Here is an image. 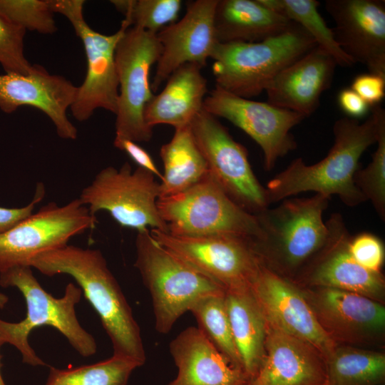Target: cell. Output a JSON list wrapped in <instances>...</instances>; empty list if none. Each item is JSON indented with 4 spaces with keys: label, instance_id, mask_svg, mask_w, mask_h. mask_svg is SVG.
<instances>
[{
    "label": "cell",
    "instance_id": "1",
    "mask_svg": "<svg viewBox=\"0 0 385 385\" xmlns=\"http://www.w3.org/2000/svg\"><path fill=\"white\" fill-rule=\"evenodd\" d=\"M29 265L46 276L73 277L98 315L113 354L130 359L140 366L145 364L140 327L101 250L66 245L34 257Z\"/></svg>",
    "mask_w": 385,
    "mask_h": 385
},
{
    "label": "cell",
    "instance_id": "2",
    "mask_svg": "<svg viewBox=\"0 0 385 385\" xmlns=\"http://www.w3.org/2000/svg\"><path fill=\"white\" fill-rule=\"evenodd\" d=\"M379 105L371 107V115L363 123L341 118L333 126L334 144L325 158L313 165L294 159L268 182L265 189L269 204L300 192L313 191L330 198L337 195L346 205L366 201L355 185L354 177L365 150L376 143Z\"/></svg>",
    "mask_w": 385,
    "mask_h": 385
},
{
    "label": "cell",
    "instance_id": "3",
    "mask_svg": "<svg viewBox=\"0 0 385 385\" xmlns=\"http://www.w3.org/2000/svg\"><path fill=\"white\" fill-rule=\"evenodd\" d=\"M0 286L16 287L26 304V317L19 322L0 319V342L9 344L21 353L22 361L33 366H48L29 343V336L35 329L50 326L58 330L82 356L94 355L97 344L94 337L79 323L75 307L80 302L82 290L73 283L66 287L63 297L56 298L47 292L33 274L30 266H18L0 274Z\"/></svg>",
    "mask_w": 385,
    "mask_h": 385
},
{
    "label": "cell",
    "instance_id": "4",
    "mask_svg": "<svg viewBox=\"0 0 385 385\" xmlns=\"http://www.w3.org/2000/svg\"><path fill=\"white\" fill-rule=\"evenodd\" d=\"M316 46L294 22L284 32L261 41L218 42L210 58L215 86L245 98L259 96L282 71Z\"/></svg>",
    "mask_w": 385,
    "mask_h": 385
},
{
    "label": "cell",
    "instance_id": "5",
    "mask_svg": "<svg viewBox=\"0 0 385 385\" xmlns=\"http://www.w3.org/2000/svg\"><path fill=\"white\" fill-rule=\"evenodd\" d=\"M329 199L317 193L286 198L256 215L262 237L255 245L265 265L287 278L297 274L327 238L322 216Z\"/></svg>",
    "mask_w": 385,
    "mask_h": 385
},
{
    "label": "cell",
    "instance_id": "6",
    "mask_svg": "<svg viewBox=\"0 0 385 385\" xmlns=\"http://www.w3.org/2000/svg\"><path fill=\"white\" fill-rule=\"evenodd\" d=\"M134 266L152 299L155 327L167 334L199 299L225 289L156 242L150 230L138 232Z\"/></svg>",
    "mask_w": 385,
    "mask_h": 385
},
{
    "label": "cell",
    "instance_id": "7",
    "mask_svg": "<svg viewBox=\"0 0 385 385\" xmlns=\"http://www.w3.org/2000/svg\"><path fill=\"white\" fill-rule=\"evenodd\" d=\"M157 207L173 235L262 237L257 215L237 205L209 173L183 192L160 197Z\"/></svg>",
    "mask_w": 385,
    "mask_h": 385
},
{
    "label": "cell",
    "instance_id": "8",
    "mask_svg": "<svg viewBox=\"0 0 385 385\" xmlns=\"http://www.w3.org/2000/svg\"><path fill=\"white\" fill-rule=\"evenodd\" d=\"M159 197L160 183L155 176L139 167L133 170L125 162L118 169L108 166L101 170L78 199L93 216L106 211L123 227L168 232L157 207Z\"/></svg>",
    "mask_w": 385,
    "mask_h": 385
},
{
    "label": "cell",
    "instance_id": "9",
    "mask_svg": "<svg viewBox=\"0 0 385 385\" xmlns=\"http://www.w3.org/2000/svg\"><path fill=\"white\" fill-rule=\"evenodd\" d=\"M53 13L64 16L83 44L87 61L86 74L78 86L70 108L78 121L89 119L94 111L103 108L115 114L118 98V79L115 53L117 44L130 25L123 20L114 34L105 35L90 27L83 16V0H48Z\"/></svg>",
    "mask_w": 385,
    "mask_h": 385
},
{
    "label": "cell",
    "instance_id": "10",
    "mask_svg": "<svg viewBox=\"0 0 385 385\" xmlns=\"http://www.w3.org/2000/svg\"><path fill=\"white\" fill-rule=\"evenodd\" d=\"M156 34L130 26L118 41L115 53L118 79L115 137L136 143L148 142L153 128L145 123L144 111L153 96L150 71L160 54Z\"/></svg>",
    "mask_w": 385,
    "mask_h": 385
},
{
    "label": "cell",
    "instance_id": "11",
    "mask_svg": "<svg viewBox=\"0 0 385 385\" xmlns=\"http://www.w3.org/2000/svg\"><path fill=\"white\" fill-rule=\"evenodd\" d=\"M152 237L225 290L250 288L263 261L255 240L232 235L176 236L151 229Z\"/></svg>",
    "mask_w": 385,
    "mask_h": 385
},
{
    "label": "cell",
    "instance_id": "12",
    "mask_svg": "<svg viewBox=\"0 0 385 385\" xmlns=\"http://www.w3.org/2000/svg\"><path fill=\"white\" fill-rule=\"evenodd\" d=\"M190 126L208 173L229 197L253 215L269 207L266 189L252 171L247 150L218 118L202 109Z\"/></svg>",
    "mask_w": 385,
    "mask_h": 385
},
{
    "label": "cell",
    "instance_id": "13",
    "mask_svg": "<svg viewBox=\"0 0 385 385\" xmlns=\"http://www.w3.org/2000/svg\"><path fill=\"white\" fill-rule=\"evenodd\" d=\"M97 219L80 200L62 206L49 202L0 234V274L29 265L34 257L68 245L73 237L93 229Z\"/></svg>",
    "mask_w": 385,
    "mask_h": 385
},
{
    "label": "cell",
    "instance_id": "14",
    "mask_svg": "<svg viewBox=\"0 0 385 385\" xmlns=\"http://www.w3.org/2000/svg\"><path fill=\"white\" fill-rule=\"evenodd\" d=\"M202 109L227 120L254 140L262 150L264 167L268 171L279 158L297 148L290 130L306 118L267 102L237 96L217 86L205 97Z\"/></svg>",
    "mask_w": 385,
    "mask_h": 385
},
{
    "label": "cell",
    "instance_id": "15",
    "mask_svg": "<svg viewBox=\"0 0 385 385\" xmlns=\"http://www.w3.org/2000/svg\"><path fill=\"white\" fill-rule=\"evenodd\" d=\"M327 236L321 248L295 275L310 287H326L363 295L382 302L385 280L381 272L359 265L349 251L351 235L342 215L333 213L326 221Z\"/></svg>",
    "mask_w": 385,
    "mask_h": 385
},
{
    "label": "cell",
    "instance_id": "16",
    "mask_svg": "<svg viewBox=\"0 0 385 385\" xmlns=\"http://www.w3.org/2000/svg\"><path fill=\"white\" fill-rule=\"evenodd\" d=\"M302 292L321 327L336 344L372 345L382 342L385 307L381 302L332 288L309 287Z\"/></svg>",
    "mask_w": 385,
    "mask_h": 385
},
{
    "label": "cell",
    "instance_id": "17",
    "mask_svg": "<svg viewBox=\"0 0 385 385\" xmlns=\"http://www.w3.org/2000/svg\"><path fill=\"white\" fill-rule=\"evenodd\" d=\"M251 291L267 323L316 347L326 359L336 344L319 323L302 289L263 262Z\"/></svg>",
    "mask_w": 385,
    "mask_h": 385
},
{
    "label": "cell",
    "instance_id": "18",
    "mask_svg": "<svg viewBox=\"0 0 385 385\" xmlns=\"http://www.w3.org/2000/svg\"><path fill=\"white\" fill-rule=\"evenodd\" d=\"M217 0H196L188 4L180 20L157 34L161 51L156 62L151 88L157 91L170 74L187 63L203 68L218 43L214 28Z\"/></svg>",
    "mask_w": 385,
    "mask_h": 385
},
{
    "label": "cell",
    "instance_id": "19",
    "mask_svg": "<svg viewBox=\"0 0 385 385\" xmlns=\"http://www.w3.org/2000/svg\"><path fill=\"white\" fill-rule=\"evenodd\" d=\"M77 90L65 77L34 65L29 74H0V110L11 113L21 106L34 107L51 119L60 138L76 140L78 130L69 120L67 111L75 101Z\"/></svg>",
    "mask_w": 385,
    "mask_h": 385
},
{
    "label": "cell",
    "instance_id": "20",
    "mask_svg": "<svg viewBox=\"0 0 385 385\" xmlns=\"http://www.w3.org/2000/svg\"><path fill=\"white\" fill-rule=\"evenodd\" d=\"M335 38L354 63L385 76V1L327 0Z\"/></svg>",
    "mask_w": 385,
    "mask_h": 385
},
{
    "label": "cell",
    "instance_id": "21",
    "mask_svg": "<svg viewBox=\"0 0 385 385\" xmlns=\"http://www.w3.org/2000/svg\"><path fill=\"white\" fill-rule=\"evenodd\" d=\"M265 355L246 385H326V360L310 343L267 322Z\"/></svg>",
    "mask_w": 385,
    "mask_h": 385
},
{
    "label": "cell",
    "instance_id": "22",
    "mask_svg": "<svg viewBox=\"0 0 385 385\" xmlns=\"http://www.w3.org/2000/svg\"><path fill=\"white\" fill-rule=\"evenodd\" d=\"M337 66L333 57L316 46L272 81L265 90L267 102L309 117L332 85Z\"/></svg>",
    "mask_w": 385,
    "mask_h": 385
},
{
    "label": "cell",
    "instance_id": "23",
    "mask_svg": "<svg viewBox=\"0 0 385 385\" xmlns=\"http://www.w3.org/2000/svg\"><path fill=\"white\" fill-rule=\"evenodd\" d=\"M169 349L178 374L166 385H246L249 381L198 327L183 330L171 341Z\"/></svg>",
    "mask_w": 385,
    "mask_h": 385
},
{
    "label": "cell",
    "instance_id": "24",
    "mask_svg": "<svg viewBox=\"0 0 385 385\" xmlns=\"http://www.w3.org/2000/svg\"><path fill=\"white\" fill-rule=\"evenodd\" d=\"M202 68L197 64L187 63L170 74L164 88L153 95L145 108L144 118L150 128L166 124L175 130L190 125L202 109L207 92Z\"/></svg>",
    "mask_w": 385,
    "mask_h": 385
},
{
    "label": "cell",
    "instance_id": "25",
    "mask_svg": "<svg viewBox=\"0 0 385 385\" xmlns=\"http://www.w3.org/2000/svg\"><path fill=\"white\" fill-rule=\"evenodd\" d=\"M293 24L260 0H217L214 13L219 43L261 41L284 32Z\"/></svg>",
    "mask_w": 385,
    "mask_h": 385
},
{
    "label": "cell",
    "instance_id": "26",
    "mask_svg": "<svg viewBox=\"0 0 385 385\" xmlns=\"http://www.w3.org/2000/svg\"><path fill=\"white\" fill-rule=\"evenodd\" d=\"M225 300L242 370L250 380L265 358L267 321L250 287L225 290Z\"/></svg>",
    "mask_w": 385,
    "mask_h": 385
},
{
    "label": "cell",
    "instance_id": "27",
    "mask_svg": "<svg viewBox=\"0 0 385 385\" xmlns=\"http://www.w3.org/2000/svg\"><path fill=\"white\" fill-rule=\"evenodd\" d=\"M160 155L164 168L160 197L183 192L208 173L207 163L190 125L175 129L171 140L162 145Z\"/></svg>",
    "mask_w": 385,
    "mask_h": 385
},
{
    "label": "cell",
    "instance_id": "28",
    "mask_svg": "<svg viewBox=\"0 0 385 385\" xmlns=\"http://www.w3.org/2000/svg\"><path fill=\"white\" fill-rule=\"evenodd\" d=\"M326 366V385H383L385 381L383 352L337 345Z\"/></svg>",
    "mask_w": 385,
    "mask_h": 385
},
{
    "label": "cell",
    "instance_id": "29",
    "mask_svg": "<svg viewBox=\"0 0 385 385\" xmlns=\"http://www.w3.org/2000/svg\"><path fill=\"white\" fill-rule=\"evenodd\" d=\"M270 9L301 26L313 38L317 46L328 53L342 67L354 62L338 44L333 29L329 28L318 11L320 3L316 0H260Z\"/></svg>",
    "mask_w": 385,
    "mask_h": 385
},
{
    "label": "cell",
    "instance_id": "30",
    "mask_svg": "<svg viewBox=\"0 0 385 385\" xmlns=\"http://www.w3.org/2000/svg\"><path fill=\"white\" fill-rule=\"evenodd\" d=\"M140 366L130 359L114 354L97 363L71 369L49 365L45 385H127L133 371Z\"/></svg>",
    "mask_w": 385,
    "mask_h": 385
},
{
    "label": "cell",
    "instance_id": "31",
    "mask_svg": "<svg viewBox=\"0 0 385 385\" xmlns=\"http://www.w3.org/2000/svg\"><path fill=\"white\" fill-rule=\"evenodd\" d=\"M225 294L203 297L197 300L189 312H192L198 324L197 327L209 342L232 364L242 370L232 332Z\"/></svg>",
    "mask_w": 385,
    "mask_h": 385
},
{
    "label": "cell",
    "instance_id": "32",
    "mask_svg": "<svg viewBox=\"0 0 385 385\" xmlns=\"http://www.w3.org/2000/svg\"><path fill=\"white\" fill-rule=\"evenodd\" d=\"M111 4L125 16L130 26L157 34L175 22L181 9L180 0H113Z\"/></svg>",
    "mask_w": 385,
    "mask_h": 385
},
{
    "label": "cell",
    "instance_id": "33",
    "mask_svg": "<svg viewBox=\"0 0 385 385\" xmlns=\"http://www.w3.org/2000/svg\"><path fill=\"white\" fill-rule=\"evenodd\" d=\"M377 148L371 161L363 169L359 168L354 177L356 188L366 201L370 200L378 215L385 220V111L379 110Z\"/></svg>",
    "mask_w": 385,
    "mask_h": 385
},
{
    "label": "cell",
    "instance_id": "34",
    "mask_svg": "<svg viewBox=\"0 0 385 385\" xmlns=\"http://www.w3.org/2000/svg\"><path fill=\"white\" fill-rule=\"evenodd\" d=\"M0 14L26 31L43 34L57 31L48 0H0Z\"/></svg>",
    "mask_w": 385,
    "mask_h": 385
},
{
    "label": "cell",
    "instance_id": "35",
    "mask_svg": "<svg viewBox=\"0 0 385 385\" xmlns=\"http://www.w3.org/2000/svg\"><path fill=\"white\" fill-rule=\"evenodd\" d=\"M26 31L0 14V64L5 73L26 75L32 71L24 51Z\"/></svg>",
    "mask_w": 385,
    "mask_h": 385
},
{
    "label": "cell",
    "instance_id": "36",
    "mask_svg": "<svg viewBox=\"0 0 385 385\" xmlns=\"http://www.w3.org/2000/svg\"><path fill=\"white\" fill-rule=\"evenodd\" d=\"M349 251L361 267L370 271L381 272L384 261V247L377 236L370 232H361L351 237Z\"/></svg>",
    "mask_w": 385,
    "mask_h": 385
},
{
    "label": "cell",
    "instance_id": "37",
    "mask_svg": "<svg viewBox=\"0 0 385 385\" xmlns=\"http://www.w3.org/2000/svg\"><path fill=\"white\" fill-rule=\"evenodd\" d=\"M351 88L370 107L379 105L385 96V76L372 73L358 75Z\"/></svg>",
    "mask_w": 385,
    "mask_h": 385
},
{
    "label": "cell",
    "instance_id": "38",
    "mask_svg": "<svg viewBox=\"0 0 385 385\" xmlns=\"http://www.w3.org/2000/svg\"><path fill=\"white\" fill-rule=\"evenodd\" d=\"M45 187L38 183L32 200L21 207H0V234L6 232L34 213V208L44 197Z\"/></svg>",
    "mask_w": 385,
    "mask_h": 385
},
{
    "label": "cell",
    "instance_id": "39",
    "mask_svg": "<svg viewBox=\"0 0 385 385\" xmlns=\"http://www.w3.org/2000/svg\"><path fill=\"white\" fill-rule=\"evenodd\" d=\"M113 145L125 152L139 168L150 172L161 180L162 173L156 167L153 158L138 143L129 139L115 138Z\"/></svg>",
    "mask_w": 385,
    "mask_h": 385
},
{
    "label": "cell",
    "instance_id": "40",
    "mask_svg": "<svg viewBox=\"0 0 385 385\" xmlns=\"http://www.w3.org/2000/svg\"><path fill=\"white\" fill-rule=\"evenodd\" d=\"M337 102L347 117L357 119L366 115L370 106L351 88L342 89L337 96Z\"/></svg>",
    "mask_w": 385,
    "mask_h": 385
},
{
    "label": "cell",
    "instance_id": "41",
    "mask_svg": "<svg viewBox=\"0 0 385 385\" xmlns=\"http://www.w3.org/2000/svg\"><path fill=\"white\" fill-rule=\"evenodd\" d=\"M8 302L9 297L0 292V309L4 308Z\"/></svg>",
    "mask_w": 385,
    "mask_h": 385
},
{
    "label": "cell",
    "instance_id": "42",
    "mask_svg": "<svg viewBox=\"0 0 385 385\" xmlns=\"http://www.w3.org/2000/svg\"><path fill=\"white\" fill-rule=\"evenodd\" d=\"M2 343L0 342V349H1V347L2 346ZM1 359H2V355L1 354V351H0V385H6L4 379H3V376H2V374H1V367H2V364H1Z\"/></svg>",
    "mask_w": 385,
    "mask_h": 385
}]
</instances>
